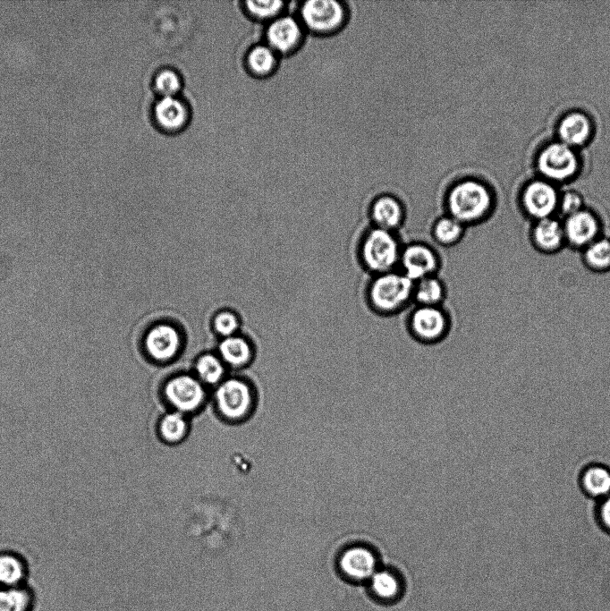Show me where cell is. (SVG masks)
<instances>
[{"instance_id":"4316f807","label":"cell","mask_w":610,"mask_h":611,"mask_svg":"<svg viewBox=\"0 0 610 611\" xmlns=\"http://www.w3.org/2000/svg\"><path fill=\"white\" fill-rule=\"evenodd\" d=\"M268 45H258L251 48L247 56V64L251 72L263 76L274 71L276 55Z\"/></svg>"},{"instance_id":"277c9868","label":"cell","mask_w":610,"mask_h":611,"mask_svg":"<svg viewBox=\"0 0 610 611\" xmlns=\"http://www.w3.org/2000/svg\"><path fill=\"white\" fill-rule=\"evenodd\" d=\"M404 326L408 335L415 342L424 345H435L449 336L453 320L445 305H412L405 317Z\"/></svg>"},{"instance_id":"d6a6232c","label":"cell","mask_w":610,"mask_h":611,"mask_svg":"<svg viewBox=\"0 0 610 611\" xmlns=\"http://www.w3.org/2000/svg\"><path fill=\"white\" fill-rule=\"evenodd\" d=\"M238 327L237 317L230 311H222L215 317L214 327L219 335L225 337L232 336Z\"/></svg>"},{"instance_id":"6da1fadb","label":"cell","mask_w":610,"mask_h":611,"mask_svg":"<svg viewBox=\"0 0 610 611\" xmlns=\"http://www.w3.org/2000/svg\"><path fill=\"white\" fill-rule=\"evenodd\" d=\"M413 284L398 269L369 276L363 288V301L375 315L397 316L413 305Z\"/></svg>"},{"instance_id":"e0dca14e","label":"cell","mask_w":610,"mask_h":611,"mask_svg":"<svg viewBox=\"0 0 610 611\" xmlns=\"http://www.w3.org/2000/svg\"><path fill=\"white\" fill-rule=\"evenodd\" d=\"M154 116L160 128L175 132L186 125L189 109L177 96L161 97L155 105Z\"/></svg>"},{"instance_id":"9a60e30c","label":"cell","mask_w":610,"mask_h":611,"mask_svg":"<svg viewBox=\"0 0 610 611\" xmlns=\"http://www.w3.org/2000/svg\"><path fill=\"white\" fill-rule=\"evenodd\" d=\"M148 354L154 360L165 361L174 358L181 346V336L169 324H158L147 333L144 340Z\"/></svg>"},{"instance_id":"5b68a950","label":"cell","mask_w":610,"mask_h":611,"mask_svg":"<svg viewBox=\"0 0 610 611\" xmlns=\"http://www.w3.org/2000/svg\"><path fill=\"white\" fill-rule=\"evenodd\" d=\"M443 259L435 244L423 240L404 242L398 270L411 281L439 275Z\"/></svg>"},{"instance_id":"f1b7e54d","label":"cell","mask_w":610,"mask_h":611,"mask_svg":"<svg viewBox=\"0 0 610 611\" xmlns=\"http://www.w3.org/2000/svg\"><path fill=\"white\" fill-rule=\"evenodd\" d=\"M196 370L200 380L209 385L218 383L225 372L221 361L212 354L200 356L196 363Z\"/></svg>"},{"instance_id":"7a4b0ae2","label":"cell","mask_w":610,"mask_h":611,"mask_svg":"<svg viewBox=\"0 0 610 611\" xmlns=\"http://www.w3.org/2000/svg\"><path fill=\"white\" fill-rule=\"evenodd\" d=\"M494 209L493 192L484 182L475 179L456 182L449 187L444 198V213L467 228L487 221Z\"/></svg>"},{"instance_id":"7402d4cb","label":"cell","mask_w":610,"mask_h":611,"mask_svg":"<svg viewBox=\"0 0 610 611\" xmlns=\"http://www.w3.org/2000/svg\"><path fill=\"white\" fill-rule=\"evenodd\" d=\"M29 575L26 560L18 553L0 551V587L25 586Z\"/></svg>"},{"instance_id":"2e32d148","label":"cell","mask_w":610,"mask_h":611,"mask_svg":"<svg viewBox=\"0 0 610 611\" xmlns=\"http://www.w3.org/2000/svg\"><path fill=\"white\" fill-rule=\"evenodd\" d=\"M302 38L301 23L292 16H278L267 30L268 46L275 52L289 53L298 47Z\"/></svg>"},{"instance_id":"ffe728a7","label":"cell","mask_w":610,"mask_h":611,"mask_svg":"<svg viewBox=\"0 0 610 611\" xmlns=\"http://www.w3.org/2000/svg\"><path fill=\"white\" fill-rule=\"evenodd\" d=\"M371 596L381 603L397 601L403 590L402 581L394 572L378 569L368 581Z\"/></svg>"},{"instance_id":"52a82bcc","label":"cell","mask_w":610,"mask_h":611,"mask_svg":"<svg viewBox=\"0 0 610 611\" xmlns=\"http://www.w3.org/2000/svg\"><path fill=\"white\" fill-rule=\"evenodd\" d=\"M538 169L548 182H564L577 172L579 162L573 149L558 141L546 145L538 154Z\"/></svg>"},{"instance_id":"9c48e42d","label":"cell","mask_w":610,"mask_h":611,"mask_svg":"<svg viewBox=\"0 0 610 611\" xmlns=\"http://www.w3.org/2000/svg\"><path fill=\"white\" fill-rule=\"evenodd\" d=\"M566 247L581 251L603 235L600 217L592 210L583 209L562 218Z\"/></svg>"},{"instance_id":"4dcf8cb0","label":"cell","mask_w":610,"mask_h":611,"mask_svg":"<svg viewBox=\"0 0 610 611\" xmlns=\"http://www.w3.org/2000/svg\"><path fill=\"white\" fill-rule=\"evenodd\" d=\"M155 87L161 97L176 96L182 88V80L175 71L164 69L157 72Z\"/></svg>"},{"instance_id":"3957f363","label":"cell","mask_w":610,"mask_h":611,"mask_svg":"<svg viewBox=\"0 0 610 611\" xmlns=\"http://www.w3.org/2000/svg\"><path fill=\"white\" fill-rule=\"evenodd\" d=\"M403 244L400 232L368 225L357 238L355 259L368 276L396 270Z\"/></svg>"},{"instance_id":"ba28073f","label":"cell","mask_w":610,"mask_h":611,"mask_svg":"<svg viewBox=\"0 0 610 611\" xmlns=\"http://www.w3.org/2000/svg\"><path fill=\"white\" fill-rule=\"evenodd\" d=\"M345 16L343 4L335 0H309L301 7L303 24L318 34L332 33L342 28Z\"/></svg>"},{"instance_id":"8fae6325","label":"cell","mask_w":610,"mask_h":611,"mask_svg":"<svg viewBox=\"0 0 610 611\" xmlns=\"http://www.w3.org/2000/svg\"><path fill=\"white\" fill-rule=\"evenodd\" d=\"M341 574L352 582H368L378 570L375 553L365 546H352L342 552L338 558Z\"/></svg>"},{"instance_id":"ac0fdd59","label":"cell","mask_w":610,"mask_h":611,"mask_svg":"<svg viewBox=\"0 0 610 611\" xmlns=\"http://www.w3.org/2000/svg\"><path fill=\"white\" fill-rule=\"evenodd\" d=\"M559 141L571 147L585 144L591 134V123L589 117L580 112H572L562 118L558 124Z\"/></svg>"},{"instance_id":"cb8c5ba5","label":"cell","mask_w":610,"mask_h":611,"mask_svg":"<svg viewBox=\"0 0 610 611\" xmlns=\"http://www.w3.org/2000/svg\"><path fill=\"white\" fill-rule=\"evenodd\" d=\"M585 267L596 274L610 271V238L604 234L592 242L581 251Z\"/></svg>"},{"instance_id":"83f0119b","label":"cell","mask_w":610,"mask_h":611,"mask_svg":"<svg viewBox=\"0 0 610 611\" xmlns=\"http://www.w3.org/2000/svg\"><path fill=\"white\" fill-rule=\"evenodd\" d=\"M159 431L166 441L177 442L186 435L187 421L182 412H170L161 420Z\"/></svg>"},{"instance_id":"836d02e7","label":"cell","mask_w":610,"mask_h":611,"mask_svg":"<svg viewBox=\"0 0 610 611\" xmlns=\"http://www.w3.org/2000/svg\"><path fill=\"white\" fill-rule=\"evenodd\" d=\"M597 515L602 527L610 532V495L601 499Z\"/></svg>"},{"instance_id":"4fadbf2b","label":"cell","mask_w":610,"mask_h":611,"mask_svg":"<svg viewBox=\"0 0 610 611\" xmlns=\"http://www.w3.org/2000/svg\"><path fill=\"white\" fill-rule=\"evenodd\" d=\"M165 395L178 412H189L201 405L205 398V391L196 378L188 375H180L165 384Z\"/></svg>"},{"instance_id":"d6986e66","label":"cell","mask_w":610,"mask_h":611,"mask_svg":"<svg viewBox=\"0 0 610 611\" xmlns=\"http://www.w3.org/2000/svg\"><path fill=\"white\" fill-rule=\"evenodd\" d=\"M467 227L453 216L443 213L430 225V237L436 246L452 248L465 237Z\"/></svg>"},{"instance_id":"484cf974","label":"cell","mask_w":610,"mask_h":611,"mask_svg":"<svg viewBox=\"0 0 610 611\" xmlns=\"http://www.w3.org/2000/svg\"><path fill=\"white\" fill-rule=\"evenodd\" d=\"M219 352L225 362L233 367H241L251 358L250 344L242 337H225L219 344Z\"/></svg>"},{"instance_id":"44dd1931","label":"cell","mask_w":610,"mask_h":611,"mask_svg":"<svg viewBox=\"0 0 610 611\" xmlns=\"http://www.w3.org/2000/svg\"><path fill=\"white\" fill-rule=\"evenodd\" d=\"M447 294V285L439 275L422 278L413 284V305L443 306Z\"/></svg>"},{"instance_id":"5bb4252c","label":"cell","mask_w":610,"mask_h":611,"mask_svg":"<svg viewBox=\"0 0 610 611\" xmlns=\"http://www.w3.org/2000/svg\"><path fill=\"white\" fill-rule=\"evenodd\" d=\"M529 239L539 253L553 255L566 247L562 218L552 216L531 222Z\"/></svg>"},{"instance_id":"8992f818","label":"cell","mask_w":610,"mask_h":611,"mask_svg":"<svg viewBox=\"0 0 610 611\" xmlns=\"http://www.w3.org/2000/svg\"><path fill=\"white\" fill-rule=\"evenodd\" d=\"M560 193L546 180H534L526 184L521 193L522 213L531 222L557 216Z\"/></svg>"},{"instance_id":"603a6c76","label":"cell","mask_w":610,"mask_h":611,"mask_svg":"<svg viewBox=\"0 0 610 611\" xmlns=\"http://www.w3.org/2000/svg\"><path fill=\"white\" fill-rule=\"evenodd\" d=\"M580 486L589 496L600 500L610 495V469L602 464H591L580 474Z\"/></svg>"},{"instance_id":"7c38bea8","label":"cell","mask_w":610,"mask_h":611,"mask_svg":"<svg viewBox=\"0 0 610 611\" xmlns=\"http://www.w3.org/2000/svg\"><path fill=\"white\" fill-rule=\"evenodd\" d=\"M216 405L226 418L236 420L250 411L252 396L249 386L241 379L231 378L220 384L216 391Z\"/></svg>"},{"instance_id":"30bf717a","label":"cell","mask_w":610,"mask_h":611,"mask_svg":"<svg viewBox=\"0 0 610 611\" xmlns=\"http://www.w3.org/2000/svg\"><path fill=\"white\" fill-rule=\"evenodd\" d=\"M367 216L369 225L400 232L407 220V208L399 197L382 193L370 200Z\"/></svg>"},{"instance_id":"f546056e","label":"cell","mask_w":610,"mask_h":611,"mask_svg":"<svg viewBox=\"0 0 610 611\" xmlns=\"http://www.w3.org/2000/svg\"><path fill=\"white\" fill-rule=\"evenodd\" d=\"M246 9L250 14L258 20H271L278 17L284 8L282 1H247Z\"/></svg>"},{"instance_id":"d4e9b609","label":"cell","mask_w":610,"mask_h":611,"mask_svg":"<svg viewBox=\"0 0 610 611\" xmlns=\"http://www.w3.org/2000/svg\"><path fill=\"white\" fill-rule=\"evenodd\" d=\"M34 607L35 594L27 585L0 587V611H32Z\"/></svg>"},{"instance_id":"1f68e13d","label":"cell","mask_w":610,"mask_h":611,"mask_svg":"<svg viewBox=\"0 0 610 611\" xmlns=\"http://www.w3.org/2000/svg\"><path fill=\"white\" fill-rule=\"evenodd\" d=\"M584 208L583 199L578 192L569 191L560 194L558 214L561 218L572 215Z\"/></svg>"}]
</instances>
